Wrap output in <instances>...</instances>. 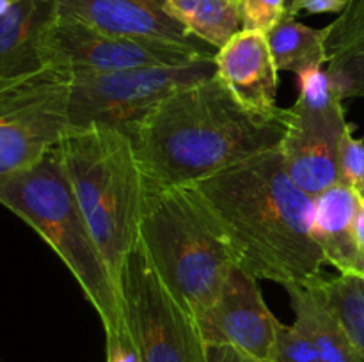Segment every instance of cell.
<instances>
[{
  "mask_svg": "<svg viewBox=\"0 0 364 362\" xmlns=\"http://www.w3.org/2000/svg\"><path fill=\"white\" fill-rule=\"evenodd\" d=\"M284 131L287 109L259 116L215 73L162 99L128 137L149 185L181 187L279 148Z\"/></svg>",
  "mask_w": 364,
  "mask_h": 362,
  "instance_id": "1",
  "label": "cell"
},
{
  "mask_svg": "<svg viewBox=\"0 0 364 362\" xmlns=\"http://www.w3.org/2000/svg\"><path fill=\"white\" fill-rule=\"evenodd\" d=\"M231 234L238 266L255 279L308 284L326 263L313 238V197L288 174L279 148L198 183Z\"/></svg>",
  "mask_w": 364,
  "mask_h": 362,
  "instance_id": "2",
  "label": "cell"
},
{
  "mask_svg": "<svg viewBox=\"0 0 364 362\" xmlns=\"http://www.w3.org/2000/svg\"><path fill=\"white\" fill-rule=\"evenodd\" d=\"M141 241L196 322L240 263L226 224L198 185L156 187L146 181Z\"/></svg>",
  "mask_w": 364,
  "mask_h": 362,
  "instance_id": "3",
  "label": "cell"
},
{
  "mask_svg": "<svg viewBox=\"0 0 364 362\" xmlns=\"http://www.w3.org/2000/svg\"><path fill=\"white\" fill-rule=\"evenodd\" d=\"M59 155L89 231L119 279L124 259L141 240L146 177L130 137L109 126L70 128Z\"/></svg>",
  "mask_w": 364,
  "mask_h": 362,
  "instance_id": "4",
  "label": "cell"
},
{
  "mask_svg": "<svg viewBox=\"0 0 364 362\" xmlns=\"http://www.w3.org/2000/svg\"><path fill=\"white\" fill-rule=\"evenodd\" d=\"M0 204L27 222L63 259L98 312L107 339L132 336L116 280L78 206L59 148L31 169L0 181Z\"/></svg>",
  "mask_w": 364,
  "mask_h": 362,
  "instance_id": "5",
  "label": "cell"
},
{
  "mask_svg": "<svg viewBox=\"0 0 364 362\" xmlns=\"http://www.w3.org/2000/svg\"><path fill=\"white\" fill-rule=\"evenodd\" d=\"M215 71V55L180 66L70 71V128L96 124L128 135L162 99Z\"/></svg>",
  "mask_w": 364,
  "mask_h": 362,
  "instance_id": "6",
  "label": "cell"
},
{
  "mask_svg": "<svg viewBox=\"0 0 364 362\" xmlns=\"http://www.w3.org/2000/svg\"><path fill=\"white\" fill-rule=\"evenodd\" d=\"M117 291L142 362H208L194 314L167 287L141 240L124 259Z\"/></svg>",
  "mask_w": 364,
  "mask_h": 362,
  "instance_id": "7",
  "label": "cell"
},
{
  "mask_svg": "<svg viewBox=\"0 0 364 362\" xmlns=\"http://www.w3.org/2000/svg\"><path fill=\"white\" fill-rule=\"evenodd\" d=\"M71 73L55 66L0 84V181L31 169L70 130Z\"/></svg>",
  "mask_w": 364,
  "mask_h": 362,
  "instance_id": "8",
  "label": "cell"
},
{
  "mask_svg": "<svg viewBox=\"0 0 364 362\" xmlns=\"http://www.w3.org/2000/svg\"><path fill=\"white\" fill-rule=\"evenodd\" d=\"M297 78L301 92L287 109V131L279 151L291 180L315 197L340 183V144L348 123L343 98L326 66L308 67Z\"/></svg>",
  "mask_w": 364,
  "mask_h": 362,
  "instance_id": "9",
  "label": "cell"
},
{
  "mask_svg": "<svg viewBox=\"0 0 364 362\" xmlns=\"http://www.w3.org/2000/svg\"><path fill=\"white\" fill-rule=\"evenodd\" d=\"M215 53L217 50L212 46H180L123 38L59 14H53L41 34L45 66H55L71 73L180 66Z\"/></svg>",
  "mask_w": 364,
  "mask_h": 362,
  "instance_id": "10",
  "label": "cell"
},
{
  "mask_svg": "<svg viewBox=\"0 0 364 362\" xmlns=\"http://www.w3.org/2000/svg\"><path fill=\"white\" fill-rule=\"evenodd\" d=\"M279 319L263 300L258 279L235 266L223 291L198 318L206 346H233L259 362H272Z\"/></svg>",
  "mask_w": 364,
  "mask_h": 362,
  "instance_id": "11",
  "label": "cell"
},
{
  "mask_svg": "<svg viewBox=\"0 0 364 362\" xmlns=\"http://www.w3.org/2000/svg\"><path fill=\"white\" fill-rule=\"evenodd\" d=\"M55 14L139 41L208 46L167 13L166 0H55Z\"/></svg>",
  "mask_w": 364,
  "mask_h": 362,
  "instance_id": "12",
  "label": "cell"
},
{
  "mask_svg": "<svg viewBox=\"0 0 364 362\" xmlns=\"http://www.w3.org/2000/svg\"><path fill=\"white\" fill-rule=\"evenodd\" d=\"M215 73L231 94L259 116H276L277 105L276 62L267 35L240 31L215 53Z\"/></svg>",
  "mask_w": 364,
  "mask_h": 362,
  "instance_id": "13",
  "label": "cell"
},
{
  "mask_svg": "<svg viewBox=\"0 0 364 362\" xmlns=\"http://www.w3.org/2000/svg\"><path fill=\"white\" fill-rule=\"evenodd\" d=\"M358 202V195L343 183L313 197V238L326 263L341 275H364V254L354 231Z\"/></svg>",
  "mask_w": 364,
  "mask_h": 362,
  "instance_id": "14",
  "label": "cell"
},
{
  "mask_svg": "<svg viewBox=\"0 0 364 362\" xmlns=\"http://www.w3.org/2000/svg\"><path fill=\"white\" fill-rule=\"evenodd\" d=\"M55 0H16L0 14V84L45 67L41 34Z\"/></svg>",
  "mask_w": 364,
  "mask_h": 362,
  "instance_id": "15",
  "label": "cell"
},
{
  "mask_svg": "<svg viewBox=\"0 0 364 362\" xmlns=\"http://www.w3.org/2000/svg\"><path fill=\"white\" fill-rule=\"evenodd\" d=\"M320 279L283 286L290 295L294 325L306 334L318 351L320 362H364L358 346L327 300Z\"/></svg>",
  "mask_w": 364,
  "mask_h": 362,
  "instance_id": "16",
  "label": "cell"
},
{
  "mask_svg": "<svg viewBox=\"0 0 364 362\" xmlns=\"http://www.w3.org/2000/svg\"><path fill=\"white\" fill-rule=\"evenodd\" d=\"M326 28V71L341 98H364V0L347 7Z\"/></svg>",
  "mask_w": 364,
  "mask_h": 362,
  "instance_id": "17",
  "label": "cell"
},
{
  "mask_svg": "<svg viewBox=\"0 0 364 362\" xmlns=\"http://www.w3.org/2000/svg\"><path fill=\"white\" fill-rule=\"evenodd\" d=\"M166 9L192 38L215 50L242 31L240 0H166Z\"/></svg>",
  "mask_w": 364,
  "mask_h": 362,
  "instance_id": "18",
  "label": "cell"
},
{
  "mask_svg": "<svg viewBox=\"0 0 364 362\" xmlns=\"http://www.w3.org/2000/svg\"><path fill=\"white\" fill-rule=\"evenodd\" d=\"M270 53L279 71L295 75L313 66H326V28H311L287 14L267 34Z\"/></svg>",
  "mask_w": 364,
  "mask_h": 362,
  "instance_id": "19",
  "label": "cell"
},
{
  "mask_svg": "<svg viewBox=\"0 0 364 362\" xmlns=\"http://www.w3.org/2000/svg\"><path fill=\"white\" fill-rule=\"evenodd\" d=\"M320 286L364 358V275L322 277Z\"/></svg>",
  "mask_w": 364,
  "mask_h": 362,
  "instance_id": "20",
  "label": "cell"
},
{
  "mask_svg": "<svg viewBox=\"0 0 364 362\" xmlns=\"http://www.w3.org/2000/svg\"><path fill=\"white\" fill-rule=\"evenodd\" d=\"M272 362H320V357L315 344L302 330H299L294 323H279Z\"/></svg>",
  "mask_w": 364,
  "mask_h": 362,
  "instance_id": "21",
  "label": "cell"
},
{
  "mask_svg": "<svg viewBox=\"0 0 364 362\" xmlns=\"http://www.w3.org/2000/svg\"><path fill=\"white\" fill-rule=\"evenodd\" d=\"M340 183L364 199V142L354 137L350 124L340 144Z\"/></svg>",
  "mask_w": 364,
  "mask_h": 362,
  "instance_id": "22",
  "label": "cell"
},
{
  "mask_svg": "<svg viewBox=\"0 0 364 362\" xmlns=\"http://www.w3.org/2000/svg\"><path fill=\"white\" fill-rule=\"evenodd\" d=\"M288 14V0H240L242 31L269 34Z\"/></svg>",
  "mask_w": 364,
  "mask_h": 362,
  "instance_id": "23",
  "label": "cell"
},
{
  "mask_svg": "<svg viewBox=\"0 0 364 362\" xmlns=\"http://www.w3.org/2000/svg\"><path fill=\"white\" fill-rule=\"evenodd\" d=\"M348 0H288V14L297 16L299 13L306 11L311 14H322V13H336L340 14L341 11L347 7Z\"/></svg>",
  "mask_w": 364,
  "mask_h": 362,
  "instance_id": "24",
  "label": "cell"
},
{
  "mask_svg": "<svg viewBox=\"0 0 364 362\" xmlns=\"http://www.w3.org/2000/svg\"><path fill=\"white\" fill-rule=\"evenodd\" d=\"M208 362H259L233 346H208Z\"/></svg>",
  "mask_w": 364,
  "mask_h": 362,
  "instance_id": "25",
  "label": "cell"
},
{
  "mask_svg": "<svg viewBox=\"0 0 364 362\" xmlns=\"http://www.w3.org/2000/svg\"><path fill=\"white\" fill-rule=\"evenodd\" d=\"M354 231L359 248H361V252L364 254V199H359L358 202V209H355L354 216Z\"/></svg>",
  "mask_w": 364,
  "mask_h": 362,
  "instance_id": "26",
  "label": "cell"
}]
</instances>
